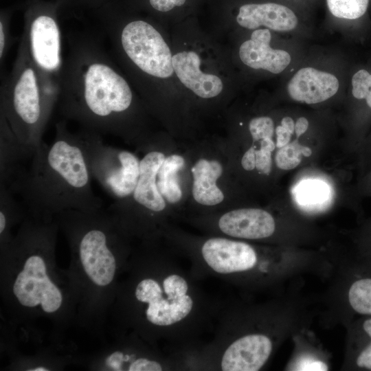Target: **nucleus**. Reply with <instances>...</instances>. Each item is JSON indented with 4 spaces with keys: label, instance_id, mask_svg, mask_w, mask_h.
I'll use <instances>...</instances> for the list:
<instances>
[{
    "label": "nucleus",
    "instance_id": "21",
    "mask_svg": "<svg viewBox=\"0 0 371 371\" xmlns=\"http://www.w3.org/2000/svg\"><path fill=\"white\" fill-rule=\"evenodd\" d=\"M312 150L308 147L300 145L297 141L280 148L275 155V163L282 170L296 168L302 161L301 156L309 157Z\"/></svg>",
    "mask_w": 371,
    "mask_h": 371
},
{
    "label": "nucleus",
    "instance_id": "33",
    "mask_svg": "<svg viewBox=\"0 0 371 371\" xmlns=\"http://www.w3.org/2000/svg\"><path fill=\"white\" fill-rule=\"evenodd\" d=\"M308 122L306 118L301 117L295 123V132L297 137L303 135L308 129Z\"/></svg>",
    "mask_w": 371,
    "mask_h": 371
},
{
    "label": "nucleus",
    "instance_id": "2",
    "mask_svg": "<svg viewBox=\"0 0 371 371\" xmlns=\"http://www.w3.org/2000/svg\"><path fill=\"white\" fill-rule=\"evenodd\" d=\"M30 167L22 168L8 186L20 196L35 219L48 221L68 210L93 212L102 201L93 190V179L80 130L74 133L67 121L55 124L54 137L36 149Z\"/></svg>",
    "mask_w": 371,
    "mask_h": 371
},
{
    "label": "nucleus",
    "instance_id": "26",
    "mask_svg": "<svg viewBox=\"0 0 371 371\" xmlns=\"http://www.w3.org/2000/svg\"><path fill=\"white\" fill-rule=\"evenodd\" d=\"M327 194L325 185L319 181H308L301 185L297 191L298 199L304 203L323 201Z\"/></svg>",
    "mask_w": 371,
    "mask_h": 371
},
{
    "label": "nucleus",
    "instance_id": "6",
    "mask_svg": "<svg viewBox=\"0 0 371 371\" xmlns=\"http://www.w3.org/2000/svg\"><path fill=\"white\" fill-rule=\"evenodd\" d=\"M189 174L187 202L199 215L228 210V183L232 169L223 144L193 146L186 151Z\"/></svg>",
    "mask_w": 371,
    "mask_h": 371
},
{
    "label": "nucleus",
    "instance_id": "5",
    "mask_svg": "<svg viewBox=\"0 0 371 371\" xmlns=\"http://www.w3.org/2000/svg\"><path fill=\"white\" fill-rule=\"evenodd\" d=\"M134 296L144 306L146 321L168 332L186 324L199 304L188 278L171 267L140 280Z\"/></svg>",
    "mask_w": 371,
    "mask_h": 371
},
{
    "label": "nucleus",
    "instance_id": "35",
    "mask_svg": "<svg viewBox=\"0 0 371 371\" xmlns=\"http://www.w3.org/2000/svg\"><path fill=\"white\" fill-rule=\"evenodd\" d=\"M366 184L369 183V186H368L367 187H370L371 188V170L370 172V174L367 176L366 177Z\"/></svg>",
    "mask_w": 371,
    "mask_h": 371
},
{
    "label": "nucleus",
    "instance_id": "31",
    "mask_svg": "<svg viewBox=\"0 0 371 371\" xmlns=\"http://www.w3.org/2000/svg\"><path fill=\"white\" fill-rule=\"evenodd\" d=\"M186 0H144V4L150 10L159 12H167L175 7L183 5Z\"/></svg>",
    "mask_w": 371,
    "mask_h": 371
},
{
    "label": "nucleus",
    "instance_id": "9",
    "mask_svg": "<svg viewBox=\"0 0 371 371\" xmlns=\"http://www.w3.org/2000/svg\"><path fill=\"white\" fill-rule=\"evenodd\" d=\"M12 289L22 306L34 307L40 304L47 313L56 312L63 302L60 291L49 278L45 262L38 254L27 257Z\"/></svg>",
    "mask_w": 371,
    "mask_h": 371
},
{
    "label": "nucleus",
    "instance_id": "29",
    "mask_svg": "<svg viewBox=\"0 0 371 371\" xmlns=\"http://www.w3.org/2000/svg\"><path fill=\"white\" fill-rule=\"evenodd\" d=\"M112 0H56L60 10L63 8L71 10H88L93 11Z\"/></svg>",
    "mask_w": 371,
    "mask_h": 371
},
{
    "label": "nucleus",
    "instance_id": "32",
    "mask_svg": "<svg viewBox=\"0 0 371 371\" xmlns=\"http://www.w3.org/2000/svg\"><path fill=\"white\" fill-rule=\"evenodd\" d=\"M297 370L323 371L328 370V366L322 361L311 359H305L299 363Z\"/></svg>",
    "mask_w": 371,
    "mask_h": 371
},
{
    "label": "nucleus",
    "instance_id": "17",
    "mask_svg": "<svg viewBox=\"0 0 371 371\" xmlns=\"http://www.w3.org/2000/svg\"><path fill=\"white\" fill-rule=\"evenodd\" d=\"M236 21L249 30L265 26L281 32L292 30L297 25V18L290 8L274 3L245 4L239 8Z\"/></svg>",
    "mask_w": 371,
    "mask_h": 371
},
{
    "label": "nucleus",
    "instance_id": "11",
    "mask_svg": "<svg viewBox=\"0 0 371 371\" xmlns=\"http://www.w3.org/2000/svg\"><path fill=\"white\" fill-rule=\"evenodd\" d=\"M198 219L207 221L209 228L219 236L233 238L260 240L267 238L275 232L273 216L260 208L244 207L199 215Z\"/></svg>",
    "mask_w": 371,
    "mask_h": 371
},
{
    "label": "nucleus",
    "instance_id": "7",
    "mask_svg": "<svg viewBox=\"0 0 371 371\" xmlns=\"http://www.w3.org/2000/svg\"><path fill=\"white\" fill-rule=\"evenodd\" d=\"M87 162L96 180L113 201L133 192L139 176L140 159L131 151L106 144L102 135L81 128Z\"/></svg>",
    "mask_w": 371,
    "mask_h": 371
},
{
    "label": "nucleus",
    "instance_id": "15",
    "mask_svg": "<svg viewBox=\"0 0 371 371\" xmlns=\"http://www.w3.org/2000/svg\"><path fill=\"white\" fill-rule=\"evenodd\" d=\"M201 58L193 51H183L172 56L174 71L180 82L196 95L203 99L218 96L223 83L216 75L201 69Z\"/></svg>",
    "mask_w": 371,
    "mask_h": 371
},
{
    "label": "nucleus",
    "instance_id": "18",
    "mask_svg": "<svg viewBox=\"0 0 371 371\" xmlns=\"http://www.w3.org/2000/svg\"><path fill=\"white\" fill-rule=\"evenodd\" d=\"M26 158L7 120L0 114V183L8 186L22 169L21 161Z\"/></svg>",
    "mask_w": 371,
    "mask_h": 371
},
{
    "label": "nucleus",
    "instance_id": "8",
    "mask_svg": "<svg viewBox=\"0 0 371 371\" xmlns=\"http://www.w3.org/2000/svg\"><path fill=\"white\" fill-rule=\"evenodd\" d=\"M23 30L30 56L36 66L59 81L63 63L62 34L56 0H26Z\"/></svg>",
    "mask_w": 371,
    "mask_h": 371
},
{
    "label": "nucleus",
    "instance_id": "25",
    "mask_svg": "<svg viewBox=\"0 0 371 371\" xmlns=\"http://www.w3.org/2000/svg\"><path fill=\"white\" fill-rule=\"evenodd\" d=\"M361 323V330L366 338V342L361 345L356 359L355 364L359 368L371 370V316Z\"/></svg>",
    "mask_w": 371,
    "mask_h": 371
},
{
    "label": "nucleus",
    "instance_id": "14",
    "mask_svg": "<svg viewBox=\"0 0 371 371\" xmlns=\"http://www.w3.org/2000/svg\"><path fill=\"white\" fill-rule=\"evenodd\" d=\"M271 39L269 29L254 30L250 39L243 43L239 56L247 66L255 69H264L273 74H280L291 62L290 54L282 49L270 46Z\"/></svg>",
    "mask_w": 371,
    "mask_h": 371
},
{
    "label": "nucleus",
    "instance_id": "10",
    "mask_svg": "<svg viewBox=\"0 0 371 371\" xmlns=\"http://www.w3.org/2000/svg\"><path fill=\"white\" fill-rule=\"evenodd\" d=\"M198 256L216 274L229 276L249 271L258 262L256 250L249 244L223 236L199 239Z\"/></svg>",
    "mask_w": 371,
    "mask_h": 371
},
{
    "label": "nucleus",
    "instance_id": "13",
    "mask_svg": "<svg viewBox=\"0 0 371 371\" xmlns=\"http://www.w3.org/2000/svg\"><path fill=\"white\" fill-rule=\"evenodd\" d=\"M157 183L159 192L173 212L187 202L189 174L185 151L181 153L170 146L159 168Z\"/></svg>",
    "mask_w": 371,
    "mask_h": 371
},
{
    "label": "nucleus",
    "instance_id": "12",
    "mask_svg": "<svg viewBox=\"0 0 371 371\" xmlns=\"http://www.w3.org/2000/svg\"><path fill=\"white\" fill-rule=\"evenodd\" d=\"M271 339L260 333L248 334L231 342L223 351L220 368L223 371H257L272 351Z\"/></svg>",
    "mask_w": 371,
    "mask_h": 371
},
{
    "label": "nucleus",
    "instance_id": "16",
    "mask_svg": "<svg viewBox=\"0 0 371 371\" xmlns=\"http://www.w3.org/2000/svg\"><path fill=\"white\" fill-rule=\"evenodd\" d=\"M339 87V80L334 75L313 67H304L291 78L287 91L295 101L316 104L333 96Z\"/></svg>",
    "mask_w": 371,
    "mask_h": 371
},
{
    "label": "nucleus",
    "instance_id": "19",
    "mask_svg": "<svg viewBox=\"0 0 371 371\" xmlns=\"http://www.w3.org/2000/svg\"><path fill=\"white\" fill-rule=\"evenodd\" d=\"M348 300L356 313L371 316V276L355 279L348 289Z\"/></svg>",
    "mask_w": 371,
    "mask_h": 371
},
{
    "label": "nucleus",
    "instance_id": "24",
    "mask_svg": "<svg viewBox=\"0 0 371 371\" xmlns=\"http://www.w3.org/2000/svg\"><path fill=\"white\" fill-rule=\"evenodd\" d=\"M13 8H3L0 12V63L2 65L5 57L13 44V36L10 30V21Z\"/></svg>",
    "mask_w": 371,
    "mask_h": 371
},
{
    "label": "nucleus",
    "instance_id": "4",
    "mask_svg": "<svg viewBox=\"0 0 371 371\" xmlns=\"http://www.w3.org/2000/svg\"><path fill=\"white\" fill-rule=\"evenodd\" d=\"M170 146L151 135L136 148L143 154L136 186L129 196L109 207L124 233L151 238L166 231V218L173 211L158 190L157 176Z\"/></svg>",
    "mask_w": 371,
    "mask_h": 371
},
{
    "label": "nucleus",
    "instance_id": "1",
    "mask_svg": "<svg viewBox=\"0 0 371 371\" xmlns=\"http://www.w3.org/2000/svg\"><path fill=\"white\" fill-rule=\"evenodd\" d=\"M66 43L58 101L63 120L136 148L144 144L151 135L142 106L102 43L85 32L67 34Z\"/></svg>",
    "mask_w": 371,
    "mask_h": 371
},
{
    "label": "nucleus",
    "instance_id": "27",
    "mask_svg": "<svg viewBox=\"0 0 371 371\" xmlns=\"http://www.w3.org/2000/svg\"><path fill=\"white\" fill-rule=\"evenodd\" d=\"M248 128L252 139L261 140L273 138L274 122L268 116L256 117L250 120Z\"/></svg>",
    "mask_w": 371,
    "mask_h": 371
},
{
    "label": "nucleus",
    "instance_id": "20",
    "mask_svg": "<svg viewBox=\"0 0 371 371\" xmlns=\"http://www.w3.org/2000/svg\"><path fill=\"white\" fill-rule=\"evenodd\" d=\"M14 194L4 184L0 183V234L4 239L12 222L20 217L22 207Z\"/></svg>",
    "mask_w": 371,
    "mask_h": 371
},
{
    "label": "nucleus",
    "instance_id": "23",
    "mask_svg": "<svg viewBox=\"0 0 371 371\" xmlns=\"http://www.w3.org/2000/svg\"><path fill=\"white\" fill-rule=\"evenodd\" d=\"M352 94L357 100H365L371 110V74L360 69L352 78Z\"/></svg>",
    "mask_w": 371,
    "mask_h": 371
},
{
    "label": "nucleus",
    "instance_id": "34",
    "mask_svg": "<svg viewBox=\"0 0 371 371\" xmlns=\"http://www.w3.org/2000/svg\"><path fill=\"white\" fill-rule=\"evenodd\" d=\"M27 370L29 371H48L49 369L45 367H36V368H34V369H29Z\"/></svg>",
    "mask_w": 371,
    "mask_h": 371
},
{
    "label": "nucleus",
    "instance_id": "30",
    "mask_svg": "<svg viewBox=\"0 0 371 371\" xmlns=\"http://www.w3.org/2000/svg\"><path fill=\"white\" fill-rule=\"evenodd\" d=\"M164 366L159 361L146 357L135 359L128 366V371H161Z\"/></svg>",
    "mask_w": 371,
    "mask_h": 371
},
{
    "label": "nucleus",
    "instance_id": "28",
    "mask_svg": "<svg viewBox=\"0 0 371 371\" xmlns=\"http://www.w3.org/2000/svg\"><path fill=\"white\" fill-rule=\"evenodd\" d=\"M295 131V123L293 120L290 117H284L281 120L280 125L278 126L276 129V146L282 148L290 143L291 136Z\"/></svg>",
    "mask_w": 371,
    "mask_h": 371
},
{
    "label": "nucleus",
    "instance_id": "22",
    "mask_svg": "<svg viewBox=\"0 0 371 371\" xmlns=\"http://www.w3.org/2000/svg\"><path fill=\"white\" fill-rule=\"evenodd\" d=\"M331 14L341 19H357L367 11L369 0H326Z\"/></svg>",
    "mask_w": 371,
    "mask_h": 371
},
{
    "label": "nucleus",
    "instance_id": "3",
    "mask_svg": "<svg viewBox=\"0 0 371 371\" xmlns=\"http://www.w3.org/2000/svg\"><path fill=\"white\" fill-rule=\"evenodd\" d=\"M58 98V80L36 66L21 36L12 69L1 85L0 114L27 158H32L43 142V133Z\"/></svg>",
    "mask_w": 371,
    "mask_h": 371
}]
</instances>
